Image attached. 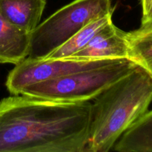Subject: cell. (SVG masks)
<instances>
[{"label": "cell", "mask_w": 152, "mask_h": 152, "mask_svg": "<svg viewBox=\"0 0 152 152\" xmlns=\"http://www.w3.org/2000/svg\"><path fill=\"white\" fill-rule=\"evenodd\" d=\"M46 0H0V11L17 28L32 32L40 23Z\"/></svg>", "instance_id": "obj_8"}, {"label": "cell", "mask_w": 152, "mask_h": 152, "mask_svg": "<svg viewBox=\"0 0 152 152\" xmlns=\"http://www.w3.org/2000/svg\"><path fill=\"white\" fill-rule=\"evenodd\" d=\"M113 148L119 152H152V110L125 132Z\"/></svg>", "instance_id": "obj_9"}, {"label": "cell", "mask_w": 152, "mask_h": 152, "mask_svg": "<svg viewBox=\"0 0 152 152\" xmlns=\"http://www.w3.org/2000/svg\"><path fill=\"white\" fill-rule=\"evenodd\" d=\"M137 66L129 59H117L107 65L31 85L22 89L20 94L56 102H90Z\"/></svg>", "instance_id": "obj_3"}, {"label": "cell", "mask_w": 152, "mask_h": 152, "mask_svg": "<svg viewBox=\"0 0 152 152\" xmlns=\"http://www.w3.org/2000/svg\"><path fill=\"white\" fill-rule=\"evenodd\" d=\"M128 32L113 22L99 31L83 48L71 56L80 60L129 59Z\"/></svg>", "instance_id": "obj_6"}, {"label": "cell", "mask_w": 152, "mask_h": 152, "mask_svg": "<svg viewBox=\"0 0 152 152\" xmlns=\"http://www.w3.org/2000/svg\"><path fill=\"white\" fill-rule=\"evenodd\" d=\"M115 60L117 59L80 60L71 58L42 59L26 58L15 65L9 72L5 86L10 94L18 95L20 94L22 89L31 85L107 65Z\"/></svg>", "instance_id": "obj_5"}, {"label": "cell", "mask_w": 152, "mask_h": 152, "mask_svg": "<svg viewBox=\"0 0 152 152\" xmlns=\"http://www.w3.org/2000/svg\"><path fill=\"white\" fill-rule=\"evenodd\" d=\"M112 15L113 13H110L89 22L60 47L50 53L45 59L71 57L73 54L83 48L106 25L113 22Z\"/></svg>", "instance_id": "obj_10"}, {"label": "cell", "mask_w": 152, "mask_h": 152, "mask_svg": "<svg viewBox=\"0 0 152 152\" xmlns=\"http://www.w3.org/2000/svg\"><path fill=\"white\" fill-rule=\"evenodd\" d=\"M111 0H74L39 24L31 33L28 59H45L91 21L113 13Z\"/></svg>", "instance_id": "obj_4"}, {"label": "cell", "mask_w": 152, "mask_h": 152, "mask_svg": "<svg viewBox=\"0 0 152 152\" xmlns=\"http://www.w3.org/2000/svg\"><path fill=\"white\" fill-rule=\"evenodd\" d=\"M142 6L141 25L152 24V0H140Z\"/></svg>", "instance_id": "obj_12"}, {"label": "cell", "mask_w": 152, "mask_h": 152, "mask_svg": "<svg viewBox=\"0 0 152 152\" xmlns=\"http://www.w3.org/2000/svg\"><path fill=\"white\" fill-rule=\"evenodd\" d=\"M151 102L152 78L137 65L94 99L86 152L111 151Z\"/></svg>", "instance_id": "obj_2"}, {"label": "cell", "mask_w": 152, "mask_h": 152, "mask_svg": "<svg viewBox=\"0 0 152 152\" xmlns=\"http://www.w3.org/2000/svg\"><path fill=\"white\" fill-rule=\"evenodd\" d=\"M91 102L25 94L0 100V152H86Z\"/></svg>", "instance_id": "obj_1"}, {"label": "cell", "mask_w": 152, "mask_h": 152, "mask_svg": "<svg viewBox=\"0 0 152 152\" xmlns=\"http://www.w3.org/2000/svg\"><path fill=\"white\" fill-rule=\"evenodd\" d=\"M129 59L143 68L152 78V24L128 32Z\"/></svg>", "instance_id": "obj_11"}, {"label": "cell", "mask_w": 152, "mask_h": 152, "mask_svg": "<svg viewBox=\"0 0 152 152\" xmlns=\"http://www.w3.org/2000/svg\"><path fill=\"white\" fill-rule=\"evenodd\" d=\"M31 32L13 25L0 11V63L16 65L28 56Z\"/></svg>", "instance_id": "obj_7"}]
</instances>
